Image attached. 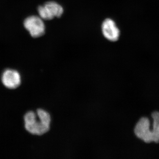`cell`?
Listing matches in <instances>:
<instances>
[{
  "mask_svg": "<svg viewBox=\"0 0 159 159\" xmlns=\"http://www.w3.org/2000/svg\"><path fill=\"white\" fill-rule=\"evenodd\" d=\"M2 81L7 88L15 89L20 85L21 79L18 71L11 69H7L3 72Z\"/></svg>",
  "mask_w": 159,
  "mask_h": 159,
  "instance_id": "cell-5",
  "label": "cell"
},
{
  "mask_svg": "<svg viewBox=\"0 0 159 159\" xmlns=\"http://www.w3.org/2000/svg\"><path fill=\"white\" fill-rule=\"evenodd\" d=\"M150 126L149 119L143 117L139 120L134 129L136 136L147 143L153 142V134L152 130H150Z\"/></svg>",
  "mask_w": 159,
  "mask_h": 159,
  "instance_id": "cell-4",
  "label": "cell"
},
{
  "mask_svg": "<svg viewBox=\"0 0 159 159\" xmlns=\"http://www.w3.org/2000/svg\"><path fill=\"white\" fill-rule=\"evenodd\" d=\"M26 130L32 134L42 135L50 129L51 118L47 111L39 109L36 113L28 112L24 117Z\"/></svg>",
  "mask_w": 159,
  "mask_h": 159,
  "instance_id": "cell-1",
  "label": "cell"
},
{
  "mask_svg": "<svg viewBox=\"0 0 159 159\" xmlns=\"http://www.w3.org/2000/svg\"><path fill=\"white\" fill-rule=\"evenodd\" d=\"M24 26L34 38L40 37L45 32L44 23L39 16H31L27 18L24 21Z\"/></svg>",
  "mask_w": 159,
  "mask_h": 159,
  "instance_id": "cell-3",
  "label": "cell"
},
{
  "mask_svg": "<svg viewBox=\"0 0 159 159\" xmlns=\"http://www.w3.org/2000/svg\"><path fill=\"white\" fill-rule=\"evenodd\" d=\"M39 17L43 20H51L62 16L64 10L62 6L54 2H49L38 8Z\"/></svg>",
  "mask_w": 159,
  "mask_h": 159,
  "instance_id": "cell-2",
  "label": "cell"
},
{
  "mask_svg": "<svg viewBox=\"0 0 159 159\" xmlns=\"http://www.w3.org/2000/svg\"><path fill=\"white\" fill-rule=\"evenodd\" d=\"M102 33L106 39L111 42H116L119 39L120 31L116 23L112 20L106 19L102 25Z\"/></svg>",
  "mask_w": 159,
  "mask_h": 159,
  "instance_id": "cell-6",
  "label": "cell"
},
{
  "mask_svg": "<svg viewBox=\"0 0 159 159\" xmlns=\"http://www.w3.org/2000/svg\"><path fill=\"white\" fill-rule=\"evenodd\" d=\"M153 119V128L152 129L153 137V142L159 143V112H154L152 114Z\"/></svg>",
  "mask_w": 159,
  "mask_h": 159,
  "instance_id": "cell-7",
  "label": "cell"
}]
</instances>
